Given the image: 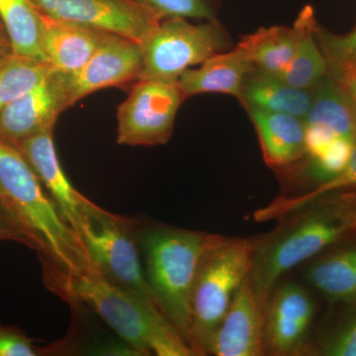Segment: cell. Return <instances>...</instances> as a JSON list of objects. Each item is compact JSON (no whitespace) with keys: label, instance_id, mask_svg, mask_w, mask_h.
Listing matches in <instances>:
<instances>
[{"label":"cell","instance_id":"obj_24","mask_svg":"<svg viewBox=\"0 0 356 356\" xmlns=\"http://www.w3.org/2000/svg\"><path fill=\"white\" fill-rule=\"evenodd\" d=\"M356 187V145L353 154L346 168L337 175L323 184L312 188L305 193L294 196H282L269 204L266 207L257 211L254 214L255 221L264 222L269 220L286 218L293 213L298 212L318 199L344 191V189Z\"/></svg>","mask_w":356,"mask_h":356},{"label":"cell","instance_id":"obj_30","mask_svg":"<svg viewBox=\"0 0 356 356\" xmlns=\"http://www.w3.org/2000/svg\"><path fill=\"white\" fill-rule=\"evenodd\" d=\"M322 353L327 356H356V316L325 341Z\"/></svg>","mask_w":356,"mask_h":356},{"label":"cell","instance_id":"obj_31","mask_svg":"<svg viewBox=\"0 0 356 356\" xmlns=\"http://www.w3.org/2000/svg\"><path fill=\"white\" fill-rule=\"evenodd\" d=\"M1 241H9V242L19 243L23 245L20 236L13 231V228L0 216V242Z\"/></svg>","mask_w":356,"mask_h":356},{"label":"cell","instance_id":"obj_21","mask_svg":"<svg viewBox=\"0 0 356 356\" xmlns=\"http://www.w3.org/2000/svg\"><path fill=\"white\" fill-rule=\"evenodd\" d=\"M306 276L332 303L356 302V245L343 248L313 262Z\"/></svg>","mask_w":356,"mask_h":356},{"label":"cell","instance_id":"obj_9","mask_svg":"<svg viewBox=\"0 0 356 356\" xmlns=\"http://www.w3.org/2000/svg\"><path fill=\"white\" fill-rule=\"evenodd\" d=\"M40 15L142 43L161 18L133 0H31Z\"/></svg>","mask_w":356,"mask_h":356},{"label":"cell","instance_id":"obj_17","mask_svg":"<svg viewBox=\"0 0 356 356\" xmlns=\"http://www.w3.org/2000/svg\"><path fill=\"white\" fill-rule=\"evenodd\" d=\"M254 65L247 54L234 47L211 56L197 69H188L177 79L185 99L203 93H222L240 97L243 81Z\"/></svg>","mask_w":356,"mask_h":356},{"label":"cell","instance_id":"obj_14","mask_svg":"<svg viewBox=\"0 0 356 356\" xmlns=\"http://www.w3.org/2000/svg\"><path fill=\"white\" fill-rule=\"evenodd\" d=\"M264 353V310L248 277L213 337L209 355L259 356Z\"/></svg>","mask_w":356,"mask_h":356},{"label":"cell","instance_id":"obj_15","mask_svg":"<svg viewBox=\"0 0 356 356\" xmlns=\"http://www.w3.org/2000/svg\"><path fill=\"white\" fill-rule=\"evenodd\" d=\"M42 17V48L51 69L74 72L81 69L108 38L110 33L72 22Z\"/></svg>","mask_w":356,"mask_h":356},{"label":"cell","instance_id":"obj_27","mask_svg":"<svg viewBox=\"0 0 356 356\" xmlns=\"http://www.w3.org/2000/svg\"><path fill=\"white\" fill-rule=\"evenodd\" d=\"M147 7L161 19L184 17L187 19L217 21L221 0H133Z\"/></svg>","mask_w":356,"mask_h":356},{"label":"cell","instance_id":"obj_1","mask_svg":"<svg viewBox=\"0 0 356 356\" xmlns=\"http://www.w3.org/2000/svg\"><path fill=\"white\" fill-rule=\"evenodd\" d=\"M0 216L34 250L47 285L100 273L17 147L0 139Z\"/></svg>","mask_w":356,"mask_h":356},{"label":"cell","instance_id":"obj_22","mask_svg":"<svg viewBox=\"0 0 356 356\" xmlns=\"http://www.w3.org/2000/svg\"><path fill=\"white\" fill-rule=\"evenodd\" d=\"M0 19L14 55L47 63L42 48V17L31 0H0Z\"/></svg>","mask_w":356,"mask_h":356},{"label":"cell","instance_id":"obj_33","mask_svg":"<svg viewBox=\"0 0 356 356\" xmlns=\"http://www.w3.org/2000/svg\"><path fill=\"white\" fill-rule=\"evenodd\" d=\"M339 81L343 84V88L350 93L356 106V79H343Z\"/></svg>","mask_w":356,"mask_h":356},{"label":"cell","instance_id":"obj_20","mask_svg":"<svg viewBox=\"0 0 356 356\" xmlns=\"http://www.w3.org/2000/svg\"><path fill=\"white\" fill-rule=\"evenodd\" d=\"M313 102L304 122L329 129L356 143V106L343 84L327 74L313 88Z\"/></svg>","mask_w":356,"mask_h":356},{"label":"cell","instance_id":"obj_19","mask_svg":"<svg viewBox=\"0 0 356 356\" xmlns=\"http://www.w3.org/2000/svg\"><path fill=\"white\" fill-rule=\"evenodd\" d=\"M318 21L311 6L300 11L293 23L295 51L289 65L280 79L296 88L311 89L327 74V65L316 38Z\"/></svg>","mask_w":356,"mask_h":356},{"label":"cell","instance_id":"obj_11","mask_svg":"<svg viewBox=\"0 0 356 356\" xmlns=\"http://www.w3.org/2000/svg\"><path fill=\"white\" fill-rule=\"evenodd\" d=\"M13 146L17 147L31 166L65 221L81 236L91 218L102 208L86 198L70 184L58 161L54 143V130L44 131Z\"/></svg>","mask_w":356,"mask_h":356},{"label":"cell","instance_id":"obj_12","mask_svg":"<svg viewBox=\"0 0 356 356\" xmlns=\"http://www.w3.org/2000/svg\"><path fill=\"white\" fill-rule=\"evenodd\" d=\"M315 305L295 283L274 288L264 310V346L270 355H293L301 348L313 322Z\"/></svg>","mask_w":356,"mask_h":356},{"label":"cell","instance_id":"obj_23","mask_svg":"<svg viewBox=\"0 0 356 356\" xmlns=\"http://www.w3.org/2000/svg\"><path fill=\"white\" fill-rule=\"evenodd\" d=\"M236 46L247 54L255 67L280 76L294 54V30L287 26L261 27L243 36Z\"/></svg>","mask_w":356,"mask_h":356},{"label":"cell","instance_id":"obj_25","mask_svg":"<svg viewBox=\"0 0 356 356\" xmlns=\"http://www.w3.org/2000/svg\"><path fill=\"white\" fill-rule=\"evenodd\" d=\"M47 63L13 56L0 67V114L14 100L31 90L51 74Z\"/></svg>","mask_w":356,"mask_h":356},{"label":"cell","instance_id":"obj_29","mask_svg":"<svg viewBox=\"0 0 356 356\" xmlns=\"http://www.w3.org/2000/svg\"><path fill=\"white\" fill-rule=\"evenodd\" d=\"M37 339L14 325L0 323V356H39L47 355L46 348L37 346Z\"/></svg>","mask_w":356,"mask_h":356},{"label":"cell","instance_id":"obj_32","mask_svg":"<svg viewBox=\"0 0 356 356\" xmlns=\"http://www.w3.org/2000/svg\"><path fill=\"white\" fill-rule=\"evenodd\" d=\"M339 192H341V194L336 196L334 202L348 206V207L356 208V187L344 189V191Z\"/></svg>","mask_w":356,"mask_h":356},{"label":"cell","instance_id":"obj_5","mask_svg":"<svg viewBox=\"0 0 356 356\" xmlns=\"http://www.w3.org/2000/svg\"><path fill=\"white\" fill-rule=\"evenodd\" d=\"M254 242L212 235L201 259L191 300L187 343L194 355H209L211 341L236 292L252 271Z\"/></svg>","mask_w":356,"mask_h":356},{"label":"cell","instance_id":"obj_13","mask_svg":"<svg viewBox=\"0 0 356 356\" xmlns=\"http://www.w3.org/2000/svg\"><path fill=\"white\" fill-rule=\"evenodd\" d=\"M65 108L60 74L53 70L42 83L20 96L0 114V139L9 144L54 130Z\"/></svg>","mask_w":356,"mask_h":356},{"label":"cell","instance_id":"obj_16","mask_svg":"<svg viewBox=\"0 0 356 356\" xmlns=\"http://www.w3.org/2000/svg\"><path fill=\"white\" fill-rule=\"evenodd\" d=\"M245 110L257 131L262 156L269 168L282 170L306 156L304 119L261 109Z\"/></svg>","mask_w":356,"mask_h":356},{"label":"cell","instance_id":"obj_8","mask_svg":"<svg viewBox=\"0 0 356 356\" xmlns=\"http://www.w3.org/2000/svg\"><path fill=\"white\" fill-rule=\"evenodd\" d=\"M184 100L177 83L139 79L117 110V143L132 147L165 145Z\"/></svg>","mask_w":356,"mask_h":356},{"label":"cell","instance_id":"obj_28","mask_svg":"<svg viewBox=\"0 0 356 356\" xmlns=\"http://www.w3.org/2000/svg\"><path fill=\"white\" fill-rule=\"evenodd\" d=\"M355 145L353 140L337 138L322 154L310 159L307 168L309 177L320 184L337 177L348 165Z\"/></svg>","mask_w":356,"mask_h":356},{"label":"cell","instance_id":"obj_4","mask_svg":"<svg viewBox=\"0 0 356 356\" xmlns=\"http://www.w3.org/2000/svg\"><path fill=\"white\" fill-rule=\"evenodd\" d=\"M140 234L147 283L159 309L187 343L194 283L212 235L172 227H151Z\"/></svg>","mask_w":356,"mask_h":356},{"label":"cell","instance_id":"obj_10","mask_svg":"<svg viewBox=\"0 0 356 356\" xmlns=\"http://www.w3.org/2000/svg\"><path fill=\"white\" fill-rule=\"evenodd\" d=\"M143 65L140 44L110 34L81 69L60 74L67 110L83 97L107 88H123L139 79ZM58 72V70H57Z\"/></svg>","mask_w":356,"mask_h":356},{"label":"cell","instance_id":"obj_18","mask_svg":"<svg viewBox=\"0 0 356 356\" xmlns=\"http://www.w3.org/2000/svg\"><path fill=\"white\" fill-rule=\"evenodd\" d=\"M313 93V88H296L280 76L254 67L245 77L238 100L245 109H261L305 119Z\"/></svg>","mask_w":356,"mask_h":356},{"label":"cell","instance_id":"obj_35","mask_svg":"<svg viewBox=\"0 0 356 356\" xmlns=\"http://www.w3.org/2000/svg\"><path fill=\"white\" fill-rule=\"evenodd\" d=\"M6 44L10 46V42H9L8 35H7L6 27H4L1 19H0V46H6Z\"/></svg>","mask_w":356,"mask_h":356},{"label":"cell","instance_id":"obj_7","mask_svg":"<svg viewBox=\"0 0 356 356\" xmlns=\"http://www.w3.org/2000/svg\"><path fill=\"white\" fill-rule=\"evenodd\" d=\"M136 228L134 220L102 209L91 218L81 238L107 280L158 306L140 261Z\"/></svg>","mask_w":356,"mask_h":356},{"label":"cell","instance_id":"obj_26","mask_svg":"<svg viewBox=\"0 0 356 356\" xmlns=\"http://www.w3.org/2000/svg\"><path fill=\"white\" fill-rule=\"evenodd\" d=\"M316 38L330 76L337 81L356 79V23L350 32L341 35L327 31L318 23Z\"/></svg>","mask_w":356,"mask_h":356},{"label":"cell","instance_id":"obj_6","mask_svg":"<svg viewBox=\"0 0 356 356\" xmlns=\"http://www.w3.org/2000/svg\"><path fill=\"white\" fill-rule=\"evenodd\" d=\"M140 47L139 79L177 83L185 70L231 50L234 44L220 20L194 24L187 18L172 17L161 20Z\"/></svg>","mask_w":356,"mask_h":356},{"label":"cell","instance_id":"obj_2","mask_svg":"<svg viewBox=\"0 0 356 356\" xmlns=\"http://www.w3.org/2000/svg\"><path fill=\"white\" fill-rule=\"evenodd\" d=\"M49 288L70 303L83 304L95 311L139 355H194L156 304L117 286L102 273L81 274Z\"/></svg>","mask_w":356,"mask_h":356},{"label":"cell","instance_id":"obj_3","mask_svg":"<svg viewBox=\"0 0 356 356\" xmlns=\"http://www.w3.org/2000/svg\"><path fill=\"white\" fill-rule=\"evenodd\" d=\"M332 209L311 206L254 243L250 281L264 310L283 274L320 254L356 229V208L334 203Z\"/></svg>","mask_w":356,"mask_h":356},{"label":"cell","instance_id":"obj_34","mask_svg":"<svg viewBox=\"0 0 356 356\" xmlns=\"http://www.w3.org/2000/svg\"><path fill=\"white\" fill-rule=\"evenodd\" d=\"M14 56L13 48L8 44L6 46H0V67L2 65L6 64L7 60Z\"/></svg>","mask_w":356,"mask_h":356}]
</instances>
